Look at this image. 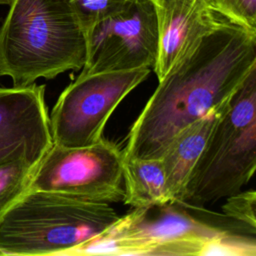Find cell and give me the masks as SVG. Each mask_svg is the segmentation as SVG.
I'll use <instances>...</instances> for the list:
<instances>
[{
    "label": "cell",
    "instance_id": "obj_1",
    "mask_svg": "<svg viewBox=\"0 0 256 256\" xmlns=\"http://www.w3.org/2000/svg\"><path fill=\"white\" fill-rule=\"evenodd\" d=\"M256 68V32L222 17L176 60L134 121L126 157L159 158L181 129L230 101Z\"/></svg>",
    "mask_w": 256,
    "mask_h": 256
},
{
    "label": "cell",
    "instance_id": "obj_2",
    "mask_svg": "<svg viewBox=\"0 0 256 256\" xmlns=\"http://www.w3.org/2000/svg\"><path fill=\"white\" fill-rule=\"evenodd\" d=\"M86 36L68 0H14L0 28V76L14 87L82 69Z\"/></svg>",
    "mask_w": 256,
    "mask_h": 256
},
{
    "label": "cell",
    "instance_id": "obj_3",
    "mask_svg": "<svg viewBox=\"0 0 256 256\" xmlns=\"http://www.w3.org/2000/svg\"><path fill=\"white\" fill-rule=\"evenodd\" d=\"M248 227L224 213L186 201L133 208L97 236L75 247L80 255H199L203 245L228 234H252Z\"/></svg>",
    "mask_w": 256,
    "mask_h": 256
},
{
    "label": "cell",
    "instance_id": "obj_4",
    "mask_svg": "<svg viewBox=\"0 0 256 256\" xmlns=\"http://www.w3.org/2000/svg\"><path fill=\"white\" fill-rule=\"evenodd\" d=\"M106 202L28 190L0 218V255H63L113 225Z\"/></svg>",
    "mask_w": 256,
    "mask_h": 256
},
{
    "label": "cell",
    "instance_id": "obj_5",
    "mask_svg": "<svg viewBox=\"0 0 256 256\" xmlns=\"http://www.w3.org/2000/svg\"><path fill=\"white\" fill-rule=\"evenodd\" d=\"M256 168V68L213 127L186 184L183 201L205 206L235 194Z\"/></svg>",
    "mask_w": 256,
    "mask_h": 256
},
{
    "label": "cell",
    "instance_id": "obj_6",
    "mask_svg": "<svg viewBox=\"0 0 256 256\" xmlns=\"http://www.w3.org/2000/svg\"><path fill=\"white\" fill-rule=\"evenodd\" d=\"M150 72L143 67L80 73L62 91L49 115L53 144L83 147L98 142L113 111Z\"/></svg>",
    "mask_w": 256,
    "mask_h": 256
},
{
    "label": "cell",
    "instance_id": "obj_7",
    "mask_svg": "<svg viewBox=\"0 0 256 256\" xmlns=\"http://www.w3.org/2000/svg\"><path fill=\"white\" fill-rule=\"evenodd\" d=\"M123 152L102 137L83 147L53 144L37 165L29 190L78 199L115 203L123 200Z\"/></svg>",
    "mask_w": 256,
    "mask_h": 256
},
{
    "label": "cell",
    "instance_id": "obj_8",
    "mask_svg": "<svg viewBox=\"0 0 256 256\" xmlns=\"http://www.w3.org/2000/svg\"><path fill=\"white\" fill-rule=\"evenodd\" d=\"M157 53L158 30L153 2L131 0L89 32L81 73L153 68Z\"/></svg>",
    "mask_w": 256,
    "mask_h": 256
},
{
    "label": "cell",
    "instance_id": "obj_9",
    "mask_svg": "<svg viewBox=\"0 0 256 256\" xmlns=\"http://www.w3.org/2000/svg\"><path fill=\"white\" fill-rule=\"evenodd\" d=\"M45 85L0 87V165L25 160L38 165L53 145Z\"/></svg>",
    "mask_w": 256,
    "mask_h": 256
},
{
    "label": "cell",
    "instance_id": "obj_10",
    "mask_svg": "<svg viewBox=\"0 0 256 256\" xmlns=\"http://www.w3.org/2000/svg\"><path fill=\"white\" fill-rule=\"evenodd\" d=\"M158 30V53L153 71L161 79L173 63L215 29L222 17L206 0H152Z\"/></svg>",
    "mask_w": 256,
    "mask_h": 256
},
{
    "label": "cell",
    "instance_id": "obj_11",
    "mask_svg": "<svg viewBox=\"0 0 256 256\" xmlns=\"http://www.w3.org/2000/svg\"><path fill=\"white\" fill-rule=\"evenodd\" d=\"M228 103L210 110L177 132L160 155L171 201H183L192 169Z\"/></svg>",
    "mask_w": 256,
    "mask_h": 256
},
{
    "label": "cell",
    "instance_id": "obj_12",
    "mask_svg": "<svg viewBox=\"0 0 256 256\" xmlns=\"http://www.w3.org/2000/svg\"><path fill=\"white\" fill-rule=\"evenodd\" d=\"M122 202L133 208L164 204L171 201L165 172L159 158H133L123 155Z\"/></svg>",
    "mask_w": 256,
    "mask_h": 256
},
{
    "label": "cell",
    "instance_id": "obj_13",
    "mask_svg": "<svg viewBox=\"0 0 256 256\" xmlns=\"http://www.w3.org/2000/svg\"><path fill=\"white\" fill-rule=\"evenodd\" d=\"M36 167L21 159L0 165V218L29 190Z\"/></svg>",
    "mask_w": 256,
    "mask_h": 256
},
{
    "label": "cell",
    "instance_id": "obj_14",
    "mask_svg": "<svg viewBox=\"0 0 256 256\" xmlns=\"http://www.w3.org/2000/svg\"><path fill=\"white\" fill-rule=\"evenodd\" d=\"M131 0H68L85 36L102 20L121 11Z\"/></svg>",
    "mask_w": 256,
    "mask_h": 256
},
{
    "label": "cell",
    "instance_id": "obj_15",
    "mask_svg": "<svg viewBox=\"0 0 256 256\" xmlns=\"http://www.w3.org/2000/svg\"><path fill=\"white\" fill-rule=\"evenodd\" d=\"M230 255L255 256L256 238L252 234H228L206 242L199 256Z\"/></svg>",
    "mask_w": 256,
    "mask_h": 256
},
{
    "label": "cell",
    "instance_id": "obj_16",
    "mask_svg": "<svg viewBox=\"0 0 256 256\" xmlns=\"http://www.w3.org/2000/svg\"><path fill=\"white\" fill-rule=\"evenodd\" d=\"M221 17L256 32V0H206Z\"/></svg>",
    "mask_w": 256,
    "mask_h": 256
},
{
    "label": "cell",
    "instance_id": "obj_17",
    "mask_svg": "<svg viewBox=\"0 0 256 256\" xmlns=\"http://www.w3.org/2000/svg\"><path fill=\"white\" fill-rule=\"evenodd\" d=\"M226 198L227 200L222 206L223 213L248 227L256 229V192L253 189L244 192L239 191Z\"/></svg>",
    "mask_w": 256,
    "mask_h": 256
},
{
    "label": "cell",
    "instance_id": "obj_18",
    "mask_svg": "<svg viewBox=\"0 0 256 256\" xmlns=\"http://www.w3.org/2000/svg\"><path fill=\"white\" fill-rule=\"evenodd\" d=\"M14 0H0V5H11L13 3Z\"/></svg>",
    "mask_w": 256,
    "mask_h": 256
}]
</instances>
